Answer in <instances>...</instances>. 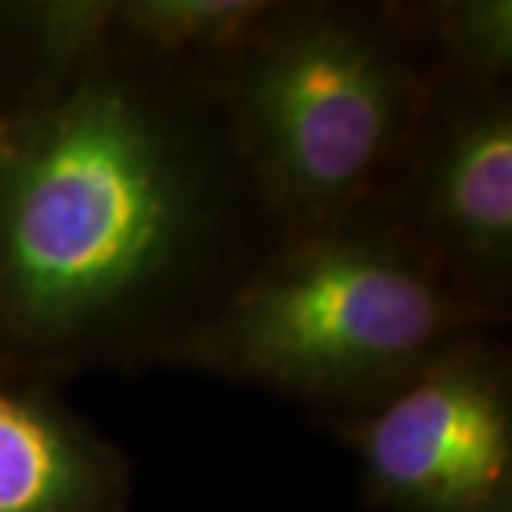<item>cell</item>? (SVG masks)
Listing matches in <instances>:
<instances>
[{
    "label": "cell",
    "instance_id": "cell-4",
    "mask_svg": "<svg viewBox=\"0 0 512 512\" xmlns=\"http://www.w3.org/2000/svg\"><path fill=\"white\" fill-rule=\"evenodd\" d=\"M384 512H512L507 330L461 339L356 413L319 419Z\"/></svg>",
    "mask_w": 512,
    "mask_h": 512
},
{
    "label": "cell",
    "instance_id": "cell-2",
    "mask_svg": "<svg viewBox=\"0 0 512 512\" xmlns=\"http://www.w3.org/2000/svg\"><path fill=\"white\" fill-rule=\"evenodd\" d=\"M510 325L458 296L382 208L282 234L151 367L356 413L461 339Z\"/></svg>",
    "mask_w": 512,
    "mask_h": 512
},
{
    "label": "cell",
    "instance_id": "cell-3",
    "mask_svg": "<svg viewBox=\"0 0 512 512\" xmlns=\"http://www.w3.org/2000/svg\"><path fill=\"white\" fill-rule=\"evenodd\" d=\"M436 72L399 3L279 0L214 86L276 237L376 205L416 140Z\"/></svg>",
    "mask_w": 512,
    "mask_h": 512
},
{
    "label": "cell",
    "instance_id": "cell-1",
    "mask_svg": "<svg viewBox=\"0 0 512 512\" xmlns=\"http://www.w3.org/2000/svg\"><path fill=\"white\" fill-rule=\"evenodd\" d=\"M276 239L220 100L109 46L0 100V353L151 367Z\"/></svg>",
    "mask_w": 512,
    "mask_h": 512
},
{
    "label": "cell",
    "instance_id": "cell-6",
    "mask_svg": "<svg viewBox=\"0 0 512 512\" xmlns=\"http://www.w3.org/2000/svg\"><path fill=\"white\" fill-rule=\"evenodd\" d=\"M66 379L0 353V512H123L131 458L63 396Z\"/></svg>",
    "mask_w": 512,
    "mask_h": 512
},
{
    "label": "cell",
    "instance_id": "cell-7",
    "mask_svg": "<svg viewBox=\"0 0 512 512\" xmlns=\"http://www.w3.org/2000/svg\"><path fill=\"white\" fill-rule=\"evenodd\" d=\"M276 6L279 0H114L109 46L214 92Z\"/></svg>",
    "mask_w": 512,
    "mask_h": 512
},
{
    "label": "cell",
    "instance_id": "cell-5",
    "mask_svg": "<svg viewBox=\"0 0 512 512\" xmlns=\"http://www.w3.org/2000/svg\"><path fill=\"white\" fill-rule=\"evenodd\" d=\"M376 208L458 296L510 325L512 86L436 80Z\"/></svg>",
    "mask_w": 512,
    "mask_h": 512
},
{
    "label": "cell",
    "instance_id": "cell-8",
    "mask_svg": "<svg viewBox=\"0 0 512 512\" xmlns=\"http://www.w3.org/2000/svg\"><path fill=\"white\" fill-rule=\"evenodd\" d=\"M399 9L436 80L512 86L510 0H424Z\"/></svg>",
    "mask_w": 512,
    "mask_h": 512
}]
</instances>
